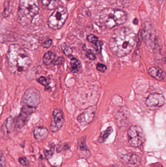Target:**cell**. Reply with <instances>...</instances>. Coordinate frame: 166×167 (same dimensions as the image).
<instances>
[{
    "instance_id": "d6986e66",
    "label": "cell",
    "mask_w": 166,
    "mask_h": 167,
    "mask_svg": "<svg viewBox=\"0 0 166 167\" xmlns=\"http://www.w3.org/2000/svg\"><path fill=\"white\" fill-rule=\"evenodd\" d=\"M113 129L111 127H108L106 130L102 131V133H101L100 137L98 140V143H102L104 142L108 136L113 133Z\"/></svg>"
},
{
    "instance_id": "ac0fdd59",
    "label": "cell",
    "mask_w": 166,
    "mask_h": 167,
    "mask_svg": "<svg viewBox=\"0 0 166 167\" xmlns=\"http://www.w3.org/2000/svg\"><path fill=\"white\" fill-rule=\"evenodd\" d=\"M124 159L126 160L127 163L131 165L138 164L141 160L139 156L134 154H127L124 156Z\"/></svg>"
},
{
    "instance_id": "e575fe53",
    "label": "cell",
    "mask_w": 166,
    "mask_h": 167,
    "mask_svg": "<svg viewBox=\"0 0 166 167\" xmlns=\"http://www.w3.org/2000/svg\"><path fill=\"white\" fill-rule=\"evenodd\" d=\"M138 23V21L137 19H135L134 21H133V24H137Z\"/></svg>"
},
{
    "instance_id": "44dd1931",
    "label": "cell",
    "mask_w": 166,
    "mask_h": 167,
    "mask_svg": "<svg viewBox=\"0 0 166 167\" xmlns=\"http://www.w3.org/2000/svg\"><path fill=\"white\" fill-rule=\"evenodd\" d=\"M71 66L73 72L77 73L81 67V63L78 59L73 58L71 60Z\"/></svg>"
},
{
    "instance_id": "9a60e30c",
    "label": "cell",
    "mask_w": 166,
    "mask_h": 167,
    "mask_svg": "<svg viewBox=\"0 0 166 167\" xmlns=\"http://www.w3.org/2000/svg\"><path fill=\"white\" fill-rule=\"evenodd\" d=\"M48 130L46 128L37 127L34 129V137L37 141H43L48 137Z\"/></svg>"
},
{
    "instance_id": "30bf717a",
    "label": "cell",
    "mask_w": 166,
    "mask_h": 167,
    "mask_svg": "<svg viewBox=\"0 0 166 167\" xmlns=\"http://www.w3.org/2000/svg\"><path fill=\"white\" fill-rule=\"evenodd\" d=\"M35 109L31 108L24 107L21 110L20 115L17 118L16 122V127L19 129L23 128L28 121L29 117L34 111Z\"/></svg>"
},
{
    "instance_id": "f546056e",
    "label": "cell",
    "mask_w": 166,
    "mask_h": 167,
    "mask_svg": "<svg viewBox=\"0 0 166 167\" xmlns=\"http://www.w3.org/2000/svg\"><path fill=\"white\" fill-rule=\"evenodd\" d=\"M86 56L88 58L92 61L95 60L96 58L95 55L94 54V53L91 50H89L88 52H87L86 53Z\"/></svg>"
},
{
    "instance_id": "7c38bea8",
    "label": "cell",
    "mask_w": 166,
    "mask_h": 167,
    "mask_svg": "<svg viewBox=\"0 0 166 167\" xmlns=\"http://www.w3.org/2000/svg\"><path fill=\"white\" fill-rule=\"evenodd\" d=\"M95 107H91L87 109L78 117V121L83 125L91 123L95 114Z\"/></svg>"
},
{
    "instance_id": "603a6c76",
    "label": "cell",
    "mask_w": 166,
    "mask_h": 167,
    "mask_svg": "<svg viewBox=\"0 0 166 167\" xmlns=\"http://www.w3.org/2000/svg\"><path fill=\"white\" fill-rule=\"evenodd\" d=\"M61 48L64 54L66 55L67 57H69L72 54V49H71V47L67 44L66 43H63L61 45Z\"/></svg>"
},
{
    "instance_id": "ffe728a7",
    "label": "cell",
    "mask_w": 166,
    "mask_h": 167,
    "mask_svg": "<svg viewBox=\"0 0 166 167\" xmlns=\"http://www.w3.org/2000/svg\"><path fill=\"white\" fill-rule=\"evenodd\" d=\"M43 7L49 10H52L57 5V0H41Z\"/></svg>"
},
{
    "instance_id": "cb8c5ba5",
    "label": "cell",
    "mask_w": 166,
    "mask_h": 167,
    "mask_svg": "<svg viewBox=\"0 0 166 167\" xmlns=\"http://www.w3.org/2000/svg\"><path fill=\"white\" fill-rule=\"evenodd\" d=\"M11 7H10L9 1H6L4 4V10L3 13L4 17H6L7 16H9L11 13Z\"/></svg>"
},
{
    "instance_id": "52a82bcc",
    "label": "cell",
    "mask_w": 166,
    "mask_h": 167,
    "mask_svg": "<svg viewBox=\"0 0 166 167\" xmlns=\"http://www.w3.org/2000/svg\"><path fill=\"white\" fill-rule=\"evenodd\" d=\"M128 136L130 144L134 147L141 146L145 141V134L139 126H131L128 130Z\"/></svg>"
},
{
    "instance_id": "4fadbf2b",
    "label": "cell",
    "mask_w": 166,
    "mask_h": 167,
    "mask_svg": "<svg viewBox=\"0 0 166 167\" xmlns=\"http://www.w3.org/2000/svg\"><path fill=\"white\" fill-rule=\"evenodd\" d=\"M64 59L63 57H58L53 52H48L44 54L43 57V62L46 65H50L51 63L54 64H61L63 63Z\"/></svg>"
},
{
    "instance_id": "1f68e13d",
    "label": "cell",
    "mask_w": 166,
    "mask_h": 167,
    "mask_svg": "<svg viewBox=\"0 0 166 167\" xmlns=\"http://www.w3.org/2000/svg\"><path fill=\"white\" fill-rule=\"evenodd\" d=\"M6 160L4 156L0 157V167H6Z\"/></svg>"
},
{
    "instance_id": "6da1fadb",
    "label": "cell",
    "mask_w": 166,
    "mask_h": 167,
    "mask_svg": "<svg viewBox=\"0 0 166 167\" xmlns=\"http://www.w3.org/2000/svg\"><path fill=\"white\" fill-rule=\"evenodd\" d=\"M135 43V34L128 27H121L115 30L109 41L111 52L118 57L129 54Z\"/></svg>"
},
{
    "instance_id": "ba28073f",
    "label": "cell",
    "mask_w": 166,
    "mask_h": 167,
    "mask_svg": "<svg viewBox=\"0 0 166 167\" xmlns=\"http://www.w3.org/2000/svg\"><path fill=\"white\" fill-rule=\"evenodd\" d=\"M64 123L63 113L61 109L57 108L53 112L51 119L50 130L53 133H56L61 129Z\"/></svg>"
},
{
    "instance_id": "d590c367",
    "label": "cell",
    "mask_w": 166,
    "mask_h": 167,
    "mask_svg": "<svg viewBox=\"0 0 166 167\" xmlns=\"http://www.w3.org/2000/svg\"><path fill=\"white\" fill-rule=\"evenodd\" d=\"M4 154H3V152L1 151V150H0V157L1 156H3Z\"/></svg>"
},
{
    "instance_id": "2e32d148",
    "label": "cell",
    "mask_w": 166,
    "mask_h": 167,
    "mask_svg": "<svg viewBox=\"0 0 166 167\" xmlns=\"http://www.w3.org/2000/svg\"><path fill=\"white\" fill-rule=\"evenodd\" d=\"M148 73L152 77L159 81H162L165 79V73L159 67H150L148 70Z\"/></svg>"
},
{
    "instance_id": "8fae6325",
    "label": "cell",
    "mask_w": 166,
    "mask_h": 167,
    "mask_svg": "<svg viewBox=\"0 0 166 167\" xmlns=\"http://www.w3.org/2000/svg\"><path fill=\"white\" fill-rule=\"evenodd\" d=\"M165 102V97L159 93H152L146 100L147 106L150 107H161L163 106Z\"/></svg>"
},
{
    "instance_id": "4316f807",
    "label": "cell",
    "mask_w": 166,
    "mask_h": 167,
    "mask_svg": "<svg viewBox=\"0 0 166 167\" xmlns=\"http://www.w3.org/2000/svg\"><path fill=\"white\" fill-rule=\"evenodd\" d=\"M54 146L53 145H51V147H50V150H46L44 149L43 150L44 155L46 156V158L47 159H49L52 156L53 154L54 153Z\"/></svg>"
},
{
    "instance_id": "8d00e7d4",
    "label": "cell",
    "mask_w": 166,
    "mask_h": 167,
    "mask_svg": "<svg viewBox=\"0 0 166 167\" xmlns=\"http://www.w3.org/2000/svg\"><path fill=\"white\" fill-rule=\"evenodd\" d=\"M43 167V166H42V167Z\"/></svg>"
},
{
    "instance_id": "9c48e42d",
    "label": "cell",
    "mask_w": 166,
    "mask_h": 167,
    "mask_svg": "<svg viewBox=\"0 0 166 167\" xmlns=\"http://www.w3.org/2000/svg\"><path fill=\"white\" fill-rule=\"evenodd\" d=\"M142 37L146 45L150 47H153L156 40V34L154 27L152 24H146L142 30Z\"/></svg>"
},
{
    "instance_id": "277c9868",
    "label": "cell",
    "mask_w": 166,
    "mask_h": 167,
    "mask_svg": "<svg viewBox=\"0 0 166 167\" xmlns=\"http://www.w3.org/2000/svg\"><path fill=\"white\" fill-rule=\"evenodd\" d=\"M39 10L38 0H20L18 9L19 22L23 26L29 24L38 14Z\"/></svg>"
},
{
    "instance_id": "484cf974",
    "label": "cell",
    "mask_w": 166,
    "mask_h": 167,
    "mask_svg": "<svg viewBox=\"0 0 166 167\" xmlns=\"http://www.w3.org/2000/svg\"><path fill=\"white\" fill-rule=\"evenodd\" d=\"M87 39L88 41L90 43H93L95 46H96L98 44V38L97 36H95L94 34H90L87 37Z\"/></svg>"
},
{
    "instance_id": "8992f818",
    "label": "cell",
    "mask_w": 166,
    "mask_h": 167,
    "mask_svg": "<svg viewBox=\"0 0 166 167\" xmlns=\"http://www.w3.org/2000/svg\"><path fill=\"white\" fill-rule=\"evenodd\" d=\"M40 93L37 89L31 87L26 90L21 99L22 106L35 109L40 103Z\"/></svg>"
},
{
    "instance_id": "4dcf8cb0",
    "label": "cell",
    "mask_w": 166,
    "mask_h": 167,
    "mask_svg": "<svg viewBox=\"0 0 166 167\" xmlns=\"http://www.w3.org/2000/svg\"><path fill=\"white\" fill-rule=\"evenodd\" d=\"M52 44V40H48L44 42L42 44V46L44 48H49L50 47L51 44Z\"/></svg>"
},
{
    "instance_id": "7402d4cb",
    "label": "cell",
    "mask_w": 166,
    "mask_h": 167,
    "mask_svg": "<svg viewBox=\"0 0 166 167\" xmlns=\"http://www.w3.org/2000/svg\"><path fill=\"white\" fill-rule=\"evenodd\" d=\"M78 149L80 150V151H83V152L84 151L86 153H89L88 148L87 147L86 145V141H85V138L84 137L81 138L79 140Z\"/></svg>"
},
{
    "instance_id": "83f0119b",
    "label": "cell",
    "mask_w": 166,
    "mask_h": 167,
    "mask_svg": "<svg viewBox=\"0 0 166 167\" xmlns=\"http://www.w3.org/2000/svg\"><path fill=\"white\" fill-rule=\"evenodd\" d=\"M19 162L21 166L26 167L29 164V161L26 157H21L19 159Z\"/></svg>"
},
{
    "instance_id": "7a4b0ae2",
    "label": "cell",
    "mask_w": 166,
    "mask_h": 167,
    "mask_svg": "<svg viewBox=\"0 0 166 167\" xmlns=\"http://www.w3.org/2000/svg\"><path fill=\"white\" fill-rule=\"evenodd\" d=\"M9 69L12 73L20 74L27 70L32 60L26 50L19 45H10L7 53Z\"/></svg>"
},
{
    "instance_id": "74e56055",
    "label": "cell",
    "mask_w": 166,
    "mask_h": 167,
    "mask_svg": "<svg viewBox=\"0 0 166 167\" xmlns=\"http://www.w3.org/2000/svg\"><path fill=\"white\" fill-rule=\"evenodd\" d=\"M67 1H70V0H67Z\"/></svg>"
},
{
    "instance_id": "836d02e7",
    "label": "cell",
    "mask_w": 166,
    "mask_h": 167,
    "mask_svg": "<svg viewBox=\"0 0 166 167\" xmlns=\"http://www.w3.org/2000/svg\"><path fill=\"white\" fill-rule=\"evenodd\" d=\"M152 167H163L161 163H156L152 165Z\"/></svg>"
},
{
    "instance_id": "5bb4252c",
    "label": "cell",
    "mask_w": 166,
    "mask_h": 167,
    "mask_svg": "<svg viewBox=\"0 0 166 167\" xmlns=\"http://www.w3.org/2000/svg\"><path fill=\"white\" fill-rule=\"evenodd\" d=\"M23 44L24 47L29 50H35L38 47V41L35 37L28 36L23 39Z\"/></svg>"
},
{
    "instance_id": "3957f363",
    "label": "cell",
    "mask_w": 166,
    "mask_h": 167,
    "mask_svg": "<svg viewBox=\"0 0 166 167\" xmlns=\"http://www.w3.org/2000/svg\"><path fill=\"white\" fill-rule=\"evenodd\" d=\"M127 19L125 11L120 9L108 8L102 10L100 13L99 21L101 25L106 29H112L123 24Z\"/></svg>"
},
{
    "instance_id": "5b68a950",
    "label": "cell",
    "mask_w": 166,
    "mask_h": 167,
    "mask_svg": "<svg viewBox=\"0 0 166 167\" xmlns=\"http://www.w3.org/2000/svg\"><path fill=\"white\" fill-rule=\"evenodd\" d=\"M68 16V11L66 7L63 6H58L49 18V27L54 30L61 29L66 23Z\"/></svg>"
},
{
    "instance_id": "d4e9b609",
    "label": "cell",
    "mask_w": 166,
    "mask_h": 167,
    "mask_svg": "<svg viewBox=\"0 0 166 167\" xmlns=\"http://www.w3.org/2000/svg\"><path fill=\"white\" fill-rule=\"evenodd\" d=\"M38 83L43 86H47L50 84L51 82V79L49 77H45V76H41L37 80Z\"/></svg>"
},
{
    "instance_id": "e0dca14e",
    "label": "cell",
    "mask_w": 166,
    "mask_h": 167,
    "mask_svg": "<svg viewBox=\"0 0 166 167\" xmlns=\"http://www.w3.org/2000/svg\"><path fill=\"white\" fill-rule=\"evenodd\" d=\"M16 127L14 119L13 117H9L6 120L3 124L1 129L3 132L6 133H11L14 130Z\"/></svg>"
},
{
    "instance_id": "d6a6232c",
    "label": "cell",
    "mask_w": 166,
    "mask_h": 167,
    "mask_svg": "<svg viewBox=\"0 0 166 167\" xmlns=\"http://www.w3.org/2000/svg\"><path fill=\"white\" fill-rule=\"evenodd\" d=\"M103 45V43L102 41H99L98 44L95 46V50L98 53H99L101 52L102 49V46Z\"/></svg>"
},
{
    "instance_id": "f1b7e54d",
    "label": "cell",
    "mask_w": 166,
    "mask_h": 167,
    "mask_svg": "<svg viewBox=\"0 0 166 167\" xmlns=\"http://www.w3.org/2000/svg\"><path fill=\"white\" fill-rule=\"evenodd\" d=\"M97 70L101 72H104L107 70L106 65L101 63H98L97 65Z\"/></svg>"
}]
</instances>
